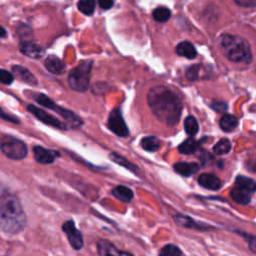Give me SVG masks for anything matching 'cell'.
<instances>
[{
  "mask_svg": "<svg viewBox=\"0 0 256 256\" xmlns=\"http://www.w3.org/2000/svg\"><path fill=\"white\" fill-rule=\"evenodd\" d=\"M108 128L116 135L120 137H126L129 133L128 127L123 119L120 109L115 108L111 111L108 118Z\"/></svg>",
  "mask_w": 256,
  "mask_h": 256,
  "instance_id": "obj_7",
  "label": "cell"
},
{
  "mask_svg": "<svg viewBox=\"0 0 256 256\" xmlns=\"http://www.w3.org/2000/svg\"><path fill=\"white\" fill-rule=\"evenodd\" d=\"M97 251L100 256H134L129 252L119 250L111 242L107 240L98 241Z\"/></svg>",
  "mask_w": 256,
  "mask_h": 256,
  "instance_id": "obj_10",
  "label": "cell"
},
{
  "mask_svg": "<svg viewBox=\"0 0 256 256\" xmlns=\"http://www.w3.org/2000/svg\"><path fill=\"white\" fill-rule=\"evenodd\" d=\"M112 195L122 202H130L133 199V191L123 185H118L113 188Z\"/></svg>",
  "mask_w": 256,
  "mask_h": 256,
  "instance_id": "obj_21",
  "label": "cell"
},
{
  "mask_svg": "<svg viewBox=\"0 0 256 256\" xmlns=\"http://www.w3.org/2000/svg\"><path fill=\"white\" fill-rule=\"evenodd\" d=\"M198 145L199 143L193 139L192 137L186 139L185 141H183L179 146H178V151L181 153V154H185V155H190V154H193L197 148H198Z\"/></svg>",
  "mask_w": 256,
  "mask_h": 256,
  "instance_id": "obj_24",
  "label": "cell"
},
{
  "mask_svg": "<svg viewBox=\"0 0 256 256\" xmlns=\"http://www.w3.org/2000/svg\"><path fill=\"white\" fill-rule=\"evenodd\" d=\"M12 70H13L14 74L16 75V77L19 78L21 81H24L25 83L30 84V85L37 84V79L27 68L20 66V65H15L12 67Z\"/></svg>",
  "mask_w": 256,
  "mask_h": 256,
  "instance_id": "obj_18",
  "label": "cell"
},
{
  "mask_svg": "<svg viewBox=\"0 0 256 256\" xmlns=\"http://www.w3.org/2000/svg\"><path fill=\"white\" fill-rule=\"evenodd\" d=\"M27 218L17 196L5 192L0 194V228L9 234H16L26 226Z\"/></svg>",
  "mask_w": 256,
  "mask_h": 256,
  "instance_id": "obj_2",
  "label": "cell"
},
{
  "mask_svg": "<svg viewBox=\"0 0 256 256\" xmlns=\"http://www.w3.org/2000/svg\"><path fill=\"white\" fill-rule=\"evenodd\" d=\"M98 4L102 9L107 10L113 6L114 1L113 0H98Z\"/></svg>",
  "mask_w": 256,
  "mask_h": 256,
  "instance_id": "obj_35",
  "label": "cell"
},
{
  "mask_svg": "<svg viewBox=\"0 0 256 256\" xmlns=\"http://www.w3.org/2000/svg\"><path fill=\"white\" fill-rule=\"evenodd\" d=\"M230 150H231V142L226 138L219 140L213 147V151L216 155L227 154L230 152Z\"/></svg>",
  "mask_w": 256,
  "mask_h": 256,
  "instance_id": "obj_30",
  "label": "cell"
},
{
  "mask_svg": "<svg viewBox=\"0 0 256 256\" xmlns=\"http://www.w3.org/2000/svg\"><path fill=\"white\" fill-rule=\"evenodd\" d=\"M220 47L222 53L232 62L249 63L252 60L249 43L239 36L221 35Z\"/></svg>",
  "mask_w": 256,
  "mask_h": 256,
  "instance_id": "obj_3",
  "label": "cell"
},
{
  "mask_svg": "<svg viewBox=\"0 0 256 256\" xmlns=\"http://www.w3.org/2000/svg\"><path fill=\"white\" fill-rule=\"evenodd\" d=\"M248 244L251 251L256 253V236H249L248 237Z\"/></svg>",
  "mask_w": 256,
  "mask_h": 256,
  "instance_id": "obj_36",
  "label": "cell"
},
{
  "mask_svg": "<svg viewBox=\"0 0 256 256\" xmlns=\"http://www.w3.org/2000/svg\"><path fill=\"white\" fill-rule=\"evenodd\" d=\"M234 2L242 7H247V8H252L256 7V0H234Z\"/></svg>",
  "mask_w": 256,
  "mask_h": 256,
  "instance_id": "obj_33",
  "label": "cell"
},
{
  "mask_svg": "<svg viewBox=\"0 0 256 256\" xmlns=\"http://www.w3.org/2000/svg\"><path fill=\"white\" fill-rule=\"evenodd\" d=\"M198 183L208 190H218L221 187V180L211 173H203L199 175Z\"/></svg>",
  "mask_w": 256,
  "mask_h": 256,
  "instance_id": "obj_12",
  "label": "cell"
},
{
  "mask_svg": "<svg viewBox=\"0 0 256 256\" xmlns=\"http://www.w3.org/2000/svg\"><path fill=\"white\" fill-rule=\"evenodd\" d=\"M110 159H111L112 161L116 162L117 164H119V165H121V166H124L126 169L132 171V172L135 173V174H137V172L139 171V169H138L137 166H135L133 163H131V162L128 161L126 158H124L123 156H121V155H119V154H117V153H111V154H110Z\"/></svg>",
  "mask_w": 256,
  "mask_h": 256,
  "instance_id": "obj_26",
  "label": "cell"
},
{
  "mask_svg": "<svg viewBox=\"0 0 256 256\" xmlns=\"http://www.w3.org/2000/svg\"><path fill=\"white\" fill-rule=\"evenodd\" d=\"M230 197L232 198V200L234 202H236L237 204H240V205H247V204H249V202L251 200L250 192L243 188H240L238 186H235L231 189Z\"/></svg>",
  "mask_w": 256,
  "mask_h": 256,
  "instance_id": "obj_16",
  "label": "cell"
},
{
  "mask_svg": "<svg viewBox=\"0 0 256 256\" xmlns=\"http://www.w3.org/2000/svg\"><path fill=\"white\" fill-rule=\"evenodd\" d=\"M27 110L32 113L38 120H40L41 122L45 123L46 125H49V126H52V127H55V128H58V129H61V130H66V125L61 122L59 119H57L56 117L52 116L51 114L47 113L46 111H44L43 109L41 108H38L36 107L35 105H32V104H29L27 106Z\"/></svg>",
  "mask_w": 256,
  "mask_h": 256,
  "instance_id": "obj_8",
  "label": "cell"
},
{
  "mask_svg": "<svg viewBox=\"0 0 256 256\" xmlns=\"http://www.w3.org/2000/svg\"><path fill=\"white\" fill-rule=\"evenodd\" d=\"M173 218L175 219V221L179 225H181L183 227H186V228H189V229H197V230L211 229L210 226H207V225L199 223V222H195L192 218H190L188 216H185V215L178 214V215H174Z\"/></svg>",
  "mask_w": 256,
  "mask_h": 256,
  "instance_id": "obj_14",
  "label": "cell"
},
{
  "mask_svg": "<svg viewBox=\"0 0 256 256\" xmlns=\"http://www.w3.org/2000/svg\"><path fill=\"white\" fill-rule=\"evenodd\" d=\"M184 130L187 135L190 137L195 136L198 133L199 130V125L195 117L193 116H188L184 120Z\"/></svg>",
  "mask_w": 256,
  "mask_h": 256,
  "instance_id": "obj_27",
  "label": "cell"
},
{
  "mask_svg": "<svg viewBox=\"0 0 256 256\" xmlns=\"http://www.w3.org/2000/svg\"><path fill=\"white\" fill-rule=\"evenodd\" d=\"M91 69V60L82 61L78 66L73 68L68 76L69 87L77 92H85L89 87Z\"/></svg>",
  "mask_w": 256,
  "mask_h": 256,
  "instance_id": "obj_4",
  "label": "cell"
},
{
  "mask_svg": "<svg viewBox=\"0 0 256 256\" xmlns=\"http://www.w3.org/2000/svg\"><path fill=\"white\" fill-rule=\"evenodd\" d=\"M235 186L243 188V189L249 191L250 193L256 191V181H254L253 179H251L249 177L242 176V175H238L235 178Z\"/></svg>",
  "mask_w": 256,
  "mask_h": 256,
  "instance_id": "obj_23",
  "label": "cell"
},
{
  "mask_svg": "<svg viewBox=\"0 0 256 256\" xmlns=\"http://www.w3.org/2000/svg\"><path fill=\"white\" fill-rule=\"evenodd\" d=\"M220 128L225 132L233 131L238 125V119L232 114H225L220 118Z\"/></svg>",
  "mask_w": 256,
  "mask_h": 256,
  "instance_id": "obj_22",
  "label": "cell"
},
{
  "mask_svg": "<svg viewBox=\"0 0 256 256\" xmlns=\"http://www.w3.org/2000/svg\"><path fill=\"white\" fill-rule=\"evenodd\" d=\"M35 100L42 106L48 108V109H51L55 112H57L59 115H61L63 118L66 119V121H68V123L76 128V127H79L82 125V119L76 115L74 112L68 110V109H65V108H62L60 106H58L56 103H54L48 96H46L45 94H42V93H38L35 95Z\"/></svg>",
  "mask_w": 256,
  "mask_h": 256,
  "instance_id": "obj_6",
  "label": "cell"
},
{
  "mask_svg": "<svg viewBox=\"0 0 256 256\" xmlns=\"http://www.w3.org/2000/svg\"><path fill=\"white\" fill-rule=\"evenodd\" d=\"M34 158L40 164H51L55 161L56 157L59 156V153L55 150L45 149L41 146H35L33 148Z\"/></svg>",
  "mask_w": 256,
  "mask_h": 256,
  "instance_id": "obj_11",
  "label": "cell"
},
{
  "mask_svg": "<svg viewBox=\"0 0 256 256\" xmlns=\"http://www.w3.org/2000/svg\"><path fill=\"white\" fill-rule=\"evenodd\" d=\"M0 117L1 118H4L5 120H8V121H11V122H14V123H16V122H19L16 118H14V117H12V116H10V115H8V114H6V113H4L1 109H0Z\"/></svg>",
  "mask_w": 256,
  "mask_h": 256,
  "instance_id": "obj_37",
  "label": "cell"
},
{
  "mask_svg": "<svg viewBox=\"0 0 256 256\" xmlns=\"http://www.w3.org/2000/svg\"><path fill=\"white\" fill-rule=\"evenodd\" d=\"M96 6L95 0H79L77 7L79 11L85 15H92Z\"/></svg>",
  "mask_w": 256,
  "mask_h": 256,
  "instance_id": "obj_29",
  "label": "cell"
},
{
  "mask_svg": "<svg viewBox=\"0 0 256 256\" xmlns=\"http://www.w3.org/2000/svg\"><path fill=\"white\" fill-rule=\"evenodd\" d=\"M147 103L161 123L167 126H174L178 123L182 112V103L172 90L164 86L151 88L147 93Z\"/></svg>",
  "mask_w": 256,
  "mask_h": 256,
  "instance_id": "obj_1",
  "label": "cell"
},
{
  "mask_svg": "<svg viewBox=\"0 0 256 256\" xmlns=\"http://www.w3.org/2000/svg\"><path fill=\"white\" fill-rule=\"evenodd\" d=\"M176 53L179 56H183L188 59H194L197 55V51H196L195 47L193 46V44H191L188 41L180 42L176 46Z\"/></svg>",
  "mask_w": 256,
  "mask_h": 256,
  "instance_id": "obj_20",
  "label": "cell"
},
{
  "mask_svg": "<svg viewBox=\"0 0 256 256\" xmlns=\"http://www.w3.org/2000/svg\"><path fill=\"white\" fill-rule=\"evenodd\" d=\"M141 147L149 152H153L159 149L160 147V141L155 136H146L143 137L141 140Z\"/></svg>",
  "mask_w": 256,
  "mask_h": 256,
  "instance_id": "obj_25",
  "label": "cell"
},
{
  "mask_svg": "<svg viewBox=\"0 0 256 256\" xmlns=\"http://www.w3.org/2000/svg\"><path fill=\"white\" fill-rule=\"evenodd\" d=\"M20 51L31 58H39L44 54V50L41 46L33 43V42H28V41H23L19 45Z\"/></svg>",
  "mask_w": 256,
  "mask_h": 256,
  "instance_id": "obj_13",
  "label": "cell"
},
{
  "mask_svg": "<svg viewBox=\"0 0 256 256\" xmlns=\"http://www.w3.org/2000/svg\"><path fill=\"white\" fill-rule=\"evenodd\" d=\"M152 16L155 21L159 23H164L168 21L171 17V11L166 7H158L153 11Z\"/></svg>",
  "mask_w": 256,
  "mask_h": 256,
  "instance_id": "obj_28",
  "label": "cell"
},
{
  "mask_svg": "<svg viewBox=\"0 0 256 256\" xmlns=\"http://www.w3.org/2000/svg\"><path fill=\"white\" fill-rule=\"evenodd\" d=\"M0 149L6 157L12 160H21L28 153L27 145L22 140L11 135H5L1 139Z\"/></svg>",
  "mask_w": 256,
  "mask_h": 256,
  "instance_id": "obj_5",
  "label": "cell"
},
{
  "mask_svg": "<svg viewBox=\"0 0 256 256\" xmlns=\"http://www.w3.org/2000/svg\"><path fill=\"white\" fill-rule=\"evenodd\" d=\"M63 232L67 235L70 245L76 249L80 250L83 247V237L81 232L76 228L75 223L73 220H68L62 225Z\"/></svg>",
  "mask_w": 256,
  "mask_h": 256,
  "instance_id": "obj_9",
  "label": "cell"
},
{
  "mask_svg": "<svg viewBox=\"0 0 256 256\" xmlns=\"http://www.w3.org/2000/svg\"><path fill=\"white\" fill-rule=\"evenodd\" d=\"M6 36H7V32H6L5 28H4V27H2V26L0 25V38L6 37Z\"/></svg>",
  "mask_w": 256,
  "mask_h": 256,
  "instance_id": "obj_38",
  "label": "cell"
},
{
  "mask_svg": "<svg viewBox=\"0 0 256 256\" xmlns=\"http://www.w3.org/2000/svg\"><path fill=\"white\" fill-rule=\"evenodd\" d=\"M14 80V76L11 72H8L7 70L4 69H0V82L5 84V85H9L13 82Z\"/></svg>",
  "mask_w": 256,
  "mask_h": 256,
  "instance_id": "obj_32",
  "label": "cell"
},
{
  "mask_svg": "<svg viewBox=\"0 0 256 256\" xmlns=\"http://www.w3.org/2000/svg\"><path fill=\"white\" fill-rule=\"evenodd\" d=\"M44 64L46 69L53 74H61L65 70V65L63 64L61 59L54 55L47 56Z\"/></svg>",
  "mask_w": 256,
  "mask_h": 256,
  "instance_id": "obj_17",
  "label": "cell"
},
{
  "mask_svg": "<svg viewBox=\"0 0 256 256\" xmlns=\"http://www.w3.org/2000/svg\"><path fill=\"white\" fill-rule=\"evenodd\" d=\"M210 70L209 67H206L204 65H194L191 66L186 73V76L189 80L191 81H195L197 79H203V78H207L209 76Z\"/></svg>",
  "mask_w": 256,
  "mask_h": 256,
  "instance_id": "obj_15",
  "label": "cell"
},
{
  "mask_svg": "<svg viewBox=\"0 0 256 256\" xmlns=\"http://www.w3.org/2000/svg\"><path fill=\"white\" fill-rule=\"evenodd\" d=\"M159 256H182V252L176 245L167 244L160 250Z\"/></svg>",
  "mask_w": 256,
  "mask_h": 256,
  "instance_id": "obj_31",
  "label": "cell"
},
{
  "mask_svg": "<svg viewBox=\"0 0 256 256\" xmlns=\"http://www.w3.org/2000/svg\"><path fill=\"white\" fill-rule=\"evenodd\" d=\"M174 170L182 176H191L199 170V165L195 162H178L174 165Z\"/></svg>",
  "mask_w": 256,
  "mask_h": 256,
  "instance_id": "obj_19",
  "label": "cell"
},
{
  "mask_svg": "<svg viewBox=\"0 0 256 256\" xmlns=\"http://www.w3.org/2000/svg\"><path fill=\"white\" fill-rule=\"evenodd\" d=\"M211 106L217 112H224L227 110V104L224 102H213Z\"/></svg>",
  "mask_w": 256,
  "mask_h": 256,
  "instance_id": "obj_34",
  "label": "cell"
}]
</instances>
